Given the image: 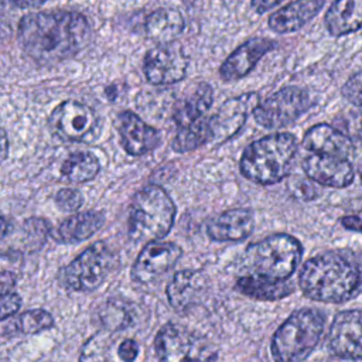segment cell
Returning <instances> with one entry per match:
<instances>
[{
    "instance_id": "1",
    "label": "cell",
    "mask_w": 362,
    "mask_h": 362,
    "mask_svg": "<svg viewBox=\"0 0 362 362\" xmlns=\"http://www.w3.org/2000/svg\"><path fill=\"white\" fill-rule=\"evenodd\" d=\"M90 38L89 21L76 11L30 13L18 23L21 48L40 65H54L75 57Z\"/></svg>"
},
{
    "instance_id": "2",
    "label": "cell",
    "mask_w": 362,
    "mask_h": 362,
    "mask_svg": "<svg viewBox=\"0 0 362 362\" xmlns=\"http://www.w3.org/2000/svg\"><path fill=\"white\" fill-rule=\"evenodd\" d=\"M298 286L303 294L314 301L339 304L359 293L361 270L351 256L325 252L305 260Z\"/></svg>"
},
{
    "instance_id": "3",
    "label": "cell",
    "mask_w": 362,
    "mask_h": 362,
    "mask_svg": "<svg viewBox=\"0 0 362 362\" xmlns=\"http://www.w3.org/2000/svg\"><path fill=\"white\" fill-rule=\"evenodd\" d=\"M297 156V140L291 133H274L252 141L242 153V175L259 185H272L290 175Z\"/></svg>"
},
{
    "instance_id": "4",
    "label": "cell",
    "mask_w": 362,
    "mask_h": 362,
    "mask_svg": "<svg viewBox=\"0 0 362 362\" xmlns=\"http://www.w3.org/2000/svg\"><path fill=\"white\" fill-rule=\"evenodd\" d=\"M175 214V204L164 188L143 187L133 195L129 206V236L134 242L144 243L160 240L171 230Z\"/></svg>"
},
{
    "instance_id": "5",
    "label": "cell",
    "mask_w": 362,
    "mask_h": 362,
    "mask_svg": "<svg viewBox=\"0 0 362 362\" xmlns=\"http://www.w3.org/2000/svg\"><path fill=\"white\" fill-rule=\"evenodd\" d=\"M325 328L320 310L301 308L290 314L276 329L270 342L274 362H304L317 348Z\"/></svg>"
},
{
    "instance_id": "6",
    "label": "cell",
    "mask_w": 362,
    "mask_h": 362,
    "mask_svg": "<svg viewBox=\"0 0 362 362\" xmlns=\"http://www.w3.org/2000/svg\"><path fill=\"white\" fill-rule=\"evenodd\" d=\"M303 245L288 233H274L252 243L245 250L249 274L287 280L300 264Z\"/></svg>"
},
{
    "instance_id": "7",
    "label": "cell",
    "mask_w": 362,
    "mask_h": 362,
    "mask_svg": "<svg viewBox=\"0 0 362 362\" xmlns=\"http://www.w3.org/2000/svg\"><path fill=\"white\" fill-rule=\"evenodd\" d=\"M117 263V255L107 243L95 242L61 270L59 280L72 291H93L102 286Z\"/></svg>"
},
{
    "instance_id": "8",
    "label": "cell",
    "mask_w": 362,
    "mask_h": 362,
    "mask_svg": "<svg viewBox=\"0 0 362 362\" xmlns=\"http://www.w3.org/2000/svg\"><path fill=\"white\" fill-rule=\"evenodd\" d=\"M158 362H216L218 351L204 335L177 322L164 324L156 334Z\"/></svg>"
},
{
    "instance_id": "9",
    "label": "cell",
    "mask_w": 362,
    "mask_h": 362,
    "mask_svg": "<svg viewBox=\"0 0 362 362\" xmlns=\"http://www.w3.org/2000/svg\"><path fill=\"white\" fill-rule=\"evenodd\" d=\"M313 102L310 95L297 86H286L255 106L253 117L266 129H281L297 122Z\"/></svg>"
},
{
    "instance_id": "10",
    "label": "cell",
    "mask_w": 362,
    "mask_h": 362,
    "mask_svg": "<svg viewBox=\"0 0 362 362\" xmlns=\"http://www.w3.org/2000/svg\"><path fill=\"white\" fill-rule=\"evenodd\" d=\"M51 132L64 141L92 143L100 132V120L96 112L76 100L59 103L49 115Z\"/></svg>"
},
{
    "instance_id": "11",
    "label": "cell",
    "mask_w": 362,
    "mask_h": 362,
    "mask_svg": "<svg viewBox=\"0 0 362 362\" xmlns=\"http://www.w3.org/2000/svg\"><path fill=\"white\" fill-rule=\"evenodd\" d=\"M188 58L184 49L175 44H157L147 51L143 61L146 79L153 85H171L187 75Z\"/></svg>"
},
{
    "instance_id": "12",
    "label": "cell",
    "mask_w": 362,
    "mask_h": 362,
    "mask_svg": "<svg viewBox=\"0 0 362 362\" xmlns=\"http://www.w3.org/2000/svg\"><path fill=\"white\" fill-rule=\"evenodd\" d=\"M182 249L173 242L153 240L137 255L130 274L139 284H151L164 276L181 257Z\"/></svg>"
},
{
    "instance_id": "13",
    "label": "cell",
    "mask_w": 362,
    "mask_h": 362,
    "mask_svg": "<svg viewBox=\"0 0 362 362\" xmlns=\"http://www.w3.org/2000/svg\"><path fill=\"white\" fill-rule=\"evenodd\" d=\"M260 96L257 92H247L240 96L225 100L215 115L208 117L211 143H223L235 136L245 124L250 110L259 103Z\"/></svg>"
},
{
    "instance_id": "14",
    "label": "cell",
    "mask_w": 362,
    "mask_h": 362,
    "mask_svg": "<svg viewBox=\"0 0 362 362\" xmlns=\"http://www.w3.org/2000/svg\"><path fill=\"white\" fill-rule=\"evenodd\" d=\"M209 288V280L201 270L184 269L168 281L165 294L171 308L184 315L204 301Z\"/></svg>"
},
{
    "instance_id": "15",
    "label": "cell",
    "mask_w": 362,
    "mask_h": 362,
    "mask_svg": "<svg viewBox=\"0 0 362 362\" xmlns=\"http://www.w3.org/2000/svg\"><path fill=\"white\" fill-rule=\"evenodd\" d=\"M361 324L359 310H345L334 317L328 334V348L332 355L341 359H361Z\"/></svg>"
},
{
    "instance_id": "16",
    "label": "cell",
    "mask_w": 362,
    "mask_h": 362,
    "mask_svg": "<svg viewBox=\"0 0 362 362\" xmlns=\"http://www.w3.org/2000/svg\"><path fill=\"white\" fill-rule=\"evenodd\" d=\"M303 171L314 182L331 188H345L355 178L351 160L317 153H311L303 160Z\"/></svg>"
},
{
    "instance_id": "17",
    "label": "cell",
    "mask_w": 362,
    "mask_h": 362,
    "mask_svg": "<svg viewBox=\"0 0 362 362\" xmlns=\"http://www.w3.org/2000/svg\"><path fill=\"white\" fill-rule=\"evenodd\" d=\"M117 132L120 136L122 147L130 156L140 157L144 156L161 143L160 132L143 122L136 113L124 110L117 116Z\"/></svg>"
},
{
    "instance_id": "18",
    "label": "cell",
    "mask_w": 362,
    "mask_h": 362,
    "mask_svg": "<svg viewBox=\"0 0 362 362\" xmlns=\"http://www.w3.org/2000/svg\"><path fill=\"white\" fill-rule=\"evenodd\" d=\"M276 47L270 38L255 37L236 48L221 65L219 75L223 81H236L246 76L260 61V58Z\"/></svg>"
},
{
    "instance_id": "19",
    "label": "cell",
    "mask_w": 362,
    "mask_h": 362,
    "mask_svg": "<svg viewBox=\"0 0 362 362\" xmlns=\"http://www.w3.org/2000/svg\"><path fill=\"white\" fill-rule=\"evenodd\" d=\"M255 228L252 211L233 208L215 215L206 225V233L214 242H239L246 239Z\"/></svg>"
},
{
    "instance_id": "20",
    "label": "cell",
    "mask_w": 362,
    "mask_h": 362,
    "mask_svg": "<svg viewBox=\"0 0 362 362\" xmlns=\"http://www.w3.org/2000/svg\"><path fill=\"white\" fill-rule=\"evenodd\" d=\"M303 146L311 153L348 160L355 151L352 140L327 123H320L310 127L303 137Z\"/></svg>"
},
{
    "instance_id": "21",
    "label": "cell",
    "mask_w": 362,
    "mask_h": 362,
    "mask_svg": "<svg viewBox=\"0 0 362 362\" xmlns=\"http://www.w3.org/2000/svg\"><path fill=\"white\" fill-rule=\"evenodd\" d=\"M324 0H294L269 17V27L279 34L300 30L322 8Z\"/></svg>"
},
{
    "instance_id": "22",
    "label": "cell",
    "mask_w": 362,
    "mask_h": 362,
    "mask_svg": "<svg viewBox=\"0 0 362 362\" xmlns=\"http://www.w3.org/2000/svg\"><path fill=\"white\" fill-rule=\"evenodd\" d=\"M105 223V215L100 211H82L64 219L51 236L59 243H79L93 236Z\"/></svg>"
},
{
    "instance_id": "23",
    "label": "cell",
    "mask_w": 362,
    "mask_h": 362,
    "mask_svg": "<svg viewBox=\"0 0 362 362\" xmlns=\"http://www.w3.org/2000/svg\"><path fill=\"white\" fill-rule=\"evenodd\" d=\"M185 21L177 8L161 7L150 13L146 18L144 28L147 37L156 44L175 42L184 31Z\"/></svg>"
},
{
    "instance_id": "24",
    "label": "cell",
    "mask_w": 362,
    "mask_h": 362,
    "mask_svg": "<svg viewBox=\"0 0 362 362\" xmlns=\"http://www.w3.org/2000/svg\"><path fill=\"white\" fill-rule=\"evenodd\" d=\"M235 290L249 298L260 301H277L288 297L294 286L287 280H272L256 274H246L235 281Z\"/></svg>"
},
{
    "instance_id": "25",
    "label": "cell",
    "mask_w": 362,
    "mask_h": 362,
    "mask_svg": "<svg viewBox=\"0 0 362 362\" xmlns=\"http://www.w3.org/2000/svg\"><path fill=\"white\" fill-rule=\"evenodd\" d=\"M327 31L334 37L355 33L362 25V0H335L324 17Z\"/></svg>"
},
{
    "instance_id": "26",
    "label": "cell",
    "mask_w": 362,
    "mask_h": 362,
    "mask_svg": "<svg viewBox=\"0 0 362 362\" xmlns=\"http://www.w3.org/2000/svg\"><path fill=\"white\" fill-rule=\"evenodd\" d=\"M214 100V90L206 82H199L182 100H180L174 109L173 119L177 127L189 124L209 110Z\"/></svg>"
},
{
    "instance_id": "27",
    "label": "cell",
    "mask_w": 362,
    "mask_h": 362,
    "mask_svg": "<svg viewBox=\"0 0 362 362\" xmlns=\"http://www.w3.org/2000/svg\"><path fill=\"white\" fill-rule=\"evenodd\" d=\"M96 321L110 334L124 331L136 322L134 305L123 298H107L96 308Z\"/></svg>"
},
{
    "instance_id": "28",
    "label": "cell",
    "mask_w": 362,
    "mask_h": 362,
    "mask_svg": "<svg viewBox=\"0 0 362 362\" xmlns=\"http://www.w3.org/2000/svg\"><path fill=\"white\" fill-rule=\"evenodd\" d=\"M100 171L99 158L90 151H75L69 154L61 165L62 177L74 184L93 180Z\"/></svg>"
},
{
    "instance_id": "29",
    "label": "cell",
    "mask_w": 362,
    "mask_h": 362,
    "mask_svg": "<svg viewBox=\"0 0 362 362\" xmlns=\"http://www.w3.org/2000/svg\"><path fill=\"white\" fill-rule=\"evenodd\" d=\"M206 143H211V132L208 117L204 116L189 124L177 127L171 147L177 153H188Z\"/></svg>"
},
{
    "instance_id": "30",
    "label": "cell",
    "mask_w": 362,
    "mask_h": 362,
    "mask_svg": "<svg viewBox=\"0 0 362 362\" xmlns=\"http://www.w3.org/2000/svg\"><path fill=\"white\" fill-rule=\"evenodd\" d=\"M112 334L107 331H99L89 337L79 352V362H112Z\"/></svg>"
},
{
    "instance_id": "31",
    "label": "cell",
    "mask_w": 362,
    "mask_h": 362,
    "mask_svg": "<svg viewBox=\"0 0 362 362\" xmlns=\"http://www.w3.org/2000/svg\"><path fill=\"white\" fill-rule=\"evenodd\" d=\"M13 325L17 332L24 335H34L41 331L49 329L54 327V317L42 310V308H34L21 313L14 321Z\"/></svg>"
},
{
    "instance_id": "32",
    "label": "cell",
    "mask_w": 362,
    "mask_h": 362,
    "mask_svg": "<svg viewBox=\"0 0 362 362\" xmlns=\"http://www.w3.org/2000/svg\"><path fill=\"white\" fill-rule=\"evenodd\" d=\"M55 204L64 212H76L83 205V195L76 188H62L55 195Z\"/></svg>"
},
{
    "instance_id": "33",
    "label": "cell",
    "mask_w": 362,
    "mask_h": 362,
    "mask_svg": "<svg viewBox=\"0 0 362 362\" xmlns=\"http://www.w3.org/2000/svg\"><path fill=\"white\" fill-rule=\"evenodd\" d=\"M24 232H27V235L41 246L51 233V226L42 218H30L24 222Z\"/></svg>"
},
{
    "instance_id": "34",
    "label": "cell",
    "mask_w": 362,
    "mask_h": 362,
    "mask_svg": "<svg viewBox=\"0 0 362 362\" xmlns=\"http://www.w3.org/2000/svg\"><path fill=\"white\" fill-rule=\"evenodd\" d=\"M342 96L355 106H359L361 102V72L356 71L342 86Z\"/></svg>"
},
{
    "instance_id": "35",
    "label": "cell",
    "mask_w": 362,
    "mask_h": 362,
    "mask_svg": "<svg viewBox=\"0 0 362 362\" xmlns=\"http://www.w3.org/2000/svg\"><path fill=\"white\" fill-rule=\"evenodd\" d=\"M21 307V297L16 293L0 294V321L14 315Z\"/></svg>"
},
{
    "instance_id": "36",
    "label": "cell",
    "mask_w": 362,
    "mask_h": 362,
    "mask_svg": "<svg viewBox=\"0 0 362 362\" xmlns=\"http://www.w3.org/2000/svg\"><path fill=\"white\" fill-rule=\"evenodd\" d=\"M139 344L132 338L123 339L117 346V355L123 362H134L139 356Z\"/></svg>"
},
{
    "instance_id": "37",
    "label": "cell",
    "mask_w": 362,
    "mask_h": 362,
    "mask_svg": "<svg viewBox=\"0 0 362 362\" xmlns=\"http://www.w3.org/2000/svg\"><path fill=\"white\" fill-rule=\"evenodd\" d=\"M294 195L298 197L300 199H305V201H310V199H314L315 195H317V189L313 187L311 182L308 181H298L296 185H294Z\"/></svg>"
},
{
    "instance_id": "38",
    "label": "cell",
    "mask_w": 362,
    "mask_h": 362,
    "mask_svg": "<svg viewBox=\"0 0 362 362\" xmlns=\"http://www.w3.org/2000/svg\"><path fill=\"white\" fill-rule=\"evenodd\" d=\"M17 283V276L13 272L4 270L0 272V294L10 293V290L16 286Z\"/></svg>"
},
{
    "instance_id": "39",
    "label": "cell",
    "mask_w": 362,
    "mask_h": 362,
    "mask_svg": "<svg viewBox=\"0 0 362 362\" xmlns=\"http://www.w3.org/2000/svg\"><path fill=\"white\" fill-rule=\"evenodd\" d=\"M341 225L351 232H361V218L358 215H346L339 219Z\"/></svg>"
},
{
    "instance_id": "40",
    "label": "cell",
    "mask_w": 362,
    "mask_h": 362,
    "mask_svg": "<svg viewBox=\"0 0 362 362\" xmlns=\"http://www.w3.org/2000/svg\"><path fill=\"white\" fill-rule=\"evenodd\" d=\"M281 1L283 0H252V7L255 8L256 13L262 14V13L269 11L270 8H273L274 6H277Z\"/></svg>"
},
{
    "instance_id": "41",
    "label": "cell",
    "mask_w": 362,
    "mask_h": 362,
    "mask_svg": "<svg viewBox=\"0 0 362 362\" xmlns=\"http://www.w3.org/2000/svg\"><path fill=\"white\" fill-rule=\"evenodd\" d=\"M6 1L20 8H34L44 4L47 0H6Z\"/></svg>"
},
{
    "instance_id": "42",
    "label": "cell",
    "mask_w": 362,
    "mask_h": 362,
    "mask_svg": "<svg viewBox=\"0 0 362 362\" xmlns=\"http://www.w3.org/2000/svg\"><path fill=\"white\" fill-rule=\"evenodd\" d=\"M8 153V141H7V134L6 132L0 127V163L6 160Z\"/></svg>"
},
{
    "instance_id": "43",
    "label": "cell",
    "mask_w": 362,
    "mask_h": 362,
    "mask_svg": "<svg viewBox=\"0 0 362 362\" xmlns=\"http://www.w3.org/2000/svg\"><path fill=\"white\" fill-rule=\"evenodd\" d=\"M7 232H8V222L3 215H0V240L7 235Z\"/></svg>"
}]
</instances>
